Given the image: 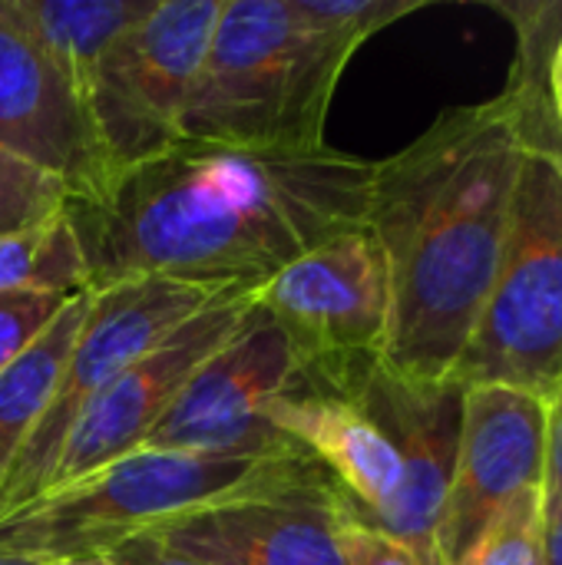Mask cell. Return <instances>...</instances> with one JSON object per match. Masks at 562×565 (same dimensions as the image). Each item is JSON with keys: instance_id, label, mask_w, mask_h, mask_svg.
Instances as JSON below:
<instances>
[{"instance_id": "ac0fdd59", "label": "cell", "mask_w": 562, "mask_h": 565, "mask_svg": "<svg viewBox=\"0 0 562 565\" xmlns=\"http://www.w3.org/2000/svg\"><path fill=\"white\" fill-rule=\"evenodd\" d=\"M89 291L86 258L70 215L0 238V295H63Z\"/></svg>"}, {"instance_id": "30bf717a", "label": "cell", "mask_w": 562, "mask_h": 565, "mask_svg": "<svg viewBox=\"0 0 562 565\" xmlns=\"http://www.w3.org/2000/svg\"><path fill=\"white\" fill-rule=\"evenodd\" d=\"M547 477V401L540 394L464 387L460 444L437 526L441 565H464L497 520Z\"/></svg>"}, {"instance_id": "2e32d148", "label": "cell", "mask_w": 562, "mask_h": 565, "mask_svg": "<svg viewBox=\"0 0 562 565\" xmlns=\"http://www.w3.org/2000/svg\"><path fill=\"white\" fill-rule=\"evenodd\" d=\"M7 7L86 99L103 50L149 0H7Z\"/></svg>"}, {"instance_id": "4316f807", "label": "cell", "mask_w": 562, "mask_h": 565, "mask_svg": "<svg viewBox=\"0 0 562 565\" xmlns=\"http://www.w3.org/2000/svg\"><path fill=\"white\" fill-rule=\"evenodd\" d=\"M550 106H553V116L562 129V40L556 46V56H553V66H550Z\"/></svg>"}, {"instance_id": "d6986e66", "label": "cell", "mask_w": 562, "mask_h": 565, "mask_svg": "<svg viewBox=\"0 0 562 565\" xmlns=\"http://www.w3.org/2000/svg\"><path fill=\"white\" fill-rule=\"evenodd\" d=\"M497 13L513 23L517 53L507 76V93L520 109L553 113L550 106V66L562 40V0H494Z\"/></svg>"}, {"instance_id": "52a82bcc", "label": "cell", "mask_w": 562, "mask_h": 565, "mask_svg": "<svg viewBox=\"0 0 562 565\" xmlns=\"http://www.w3.org/2000/svg\"><path fill=\"white\" fill-rule=\"evenodd\" d=\"M219 291L176 285L166 278H136L93 291L86 321L63 364L56 391L0 483V520L43 493L66 434L96 394H103L113 377L179 331Z\"/></svg>"}, {"instance_id": "7c38bea8", "label": "cell", "mask_w": 562, "mask_h": 565, "mask_svg": "<svg viewBox=\"0 0 562 565\" xmlns=\"http://www.w3.org/2000/svg\"><path fill=\"white\" fill-rule=\"evenodd\" d=\"M348 516L341 487L315 470L275 490L202 507L149 536L202 565H344Z\"/></svg>"}, {"instance_id": "8992f818", "label": "cell", "mask_w": 562, "mask_h": 565, "mask_svg": "<svg viewBox=\"0 0 562 565\" xmlns=\"http://www.w3.org/2000/svg\"><path fill=\"white\" fill-rule=\"evenodd\" d=\"M222 0H149L103 50L89 83V119L109 179L185 139V109Z\"/></svg>"}, {"instance_id": "5b68a950", "label": "cell", "mask_w": 562, "mask_h": 565, "mask_svg": "<svg viewBox=\"0 0 562 565\" xmlns=\"http://www.w3.org/2000/svg\"><path fill=\"white\" fill-rule=\"evenodd\" d=\"M507 245L454 384H503L540 394L562 377V129L527 126Z\"/></svg>"}, {"instance_id": "484cf974", "label": "cell", "mask_w": 562, "mask_h": 565, "mask_svg": "<svg viewBox=\"0 0 562 565\" xmlns=\"http://www.w3.org/2000/svg\"><path fill=\"white\" fill-rule=\"evenodd\" d=\"M543 563L562 565V503L543 507Z\"/></svg>"}, {"instance_id": "5bb4252c", "label": "cell", "mask_w": 562, "mask_h": 565, "mask_svg": "<svg viewBox=\"0 0 562 565\" xmlns=\"http://www.w3.org/2000/svg\"><path fill=\"white\" fill-rule=\"evenodd\" d=\"M0 149L53 172L89 202L109 185L89 106L0 0Z\"/></svg>"}, {"instance_id": "277c9868", "label": "cell", "mask_w": 562, "mask_h": 565, "mask_svg": "<svg viewBox=\"0 0 562 565\" xmlns=\"http://www.w3.org/2000/svg\"><path fill=\"white\" fill-rule=\"evenodd\" d=\"M321 470L305 450L176 454L136 450L0 520V550L43 563L103 556L202 507L275 490Z\"/></svg>"}, {"instance_id": "7402d4cb", "label": "cell", "mask_w": 562, "mask_h": 565, "mask_svg": "<svg viewBox=\"0 0 562 565\" xmlns=\"http://www.w3.org/2000/svg\"><path fill=\"white\" fill-rule=\"evenodd\" d=\"M66 301L63 295H0V371L53 324Z\"/></svg>"}, {"instance_id": "9a60e30c", "label": "cell", "mask_w": 562, "mask_h": 565, "mask_svg": "<svg viewBox=\"0 0 562 565\" xmlns=\"http://www.w3.org/2000/svg\"><path fill=\"white\" fill-rule=\"evenodd\" d=\"M265 420L341 487L358 520L381 526L394 510L404 467L391 437L321 361H305Z\"/></svg>"}, {"instance_id": "8fae6325", "label": "cell", "mask_w": 562, "mask_h": 565, "mask_svg": "<svg viewBox=\"0 0 562 565\" xmlns=\"http://www.w3.org/2000/svg\"><path fill=\"white\" fill-rule=\"evenodd\" d=\"M321 364L335 371V377L361 401V407L397 447L404 483L394 510L378 530L391 533L394 540L417 550L424 559L441 565L437 526L460 444L464 387L454 381H404L391 374L378 354L321 358Z\"/></svg>"}, {"instance_id": "ba28073f", "label": "cell", "mask_w": 562, "mask_h": 565, "mask_svg": "<svg viewBox=\"0 0 562 565\" xmlns=\"http://www.w3.org/2000/svg\"><path fill=\"white\" fill-rule=\"evenodd\" d=\"M258 308V288H225L162 344L113 377L76 417L43 493L63 490L142 447L192 374L222 351ZM40 493V497H43Z\"/></svg>"}, {"instance_id": "7a4b0ae2", "label": "cell", "mask_w": 562, "mask_h": 565, "mask_svg": "<svg viewBox=\"0 0 562 565\" xmlns=\"http://www.w3.org/2000/svg\"><path fill=\"white\" fill-rule=\"evenodd\" d=\"M527 146L520 106L497 93L447 109L374 162L368 228L388 265L381 364L391 374L414 384L454 377L500 268Z\"/></svg>"}, {"instance_id": "603a6c76", "label": "cell", "mask_w": 562, "mask_h": 565, "mask_svg": "<svg viewBox=\"0 0 562 565\" xmlns=\"http://www.w3.org/2000/svg\"><path fill=\"white\" fill-rule=\"evenodd\" d=\"M341 553H344V565H437L431 563V559H424L407 543L394 540L391 533L358 520L354 513L344 523Z\"/></svg>"}, {"instance_id": "83f0119b", "label": "cell", "mask_w": 562, "mask_h": 565, "mask_svg": "<svg viewBox=\"0 0 562 565\" xmlns=\"http://www.w3.org/2000/svg\"><path fill=\"white\" fill-rule=\"evenodd\" d=\"M0 565H46L43 559H33V556H20V553H3L0 550Z\"/></svg>"}, {"instance_id": "6da1fadb", "label": "cell", "mask_w": 562, "mask_h": 565, "mask_svg": "<svg viewBox=\"0 0 562 565\" xmlns=\"http://www.w3.org/2000/svg\"><path fill=\"white\" fill-rule=\"evenodd\" d=\"M374 162L341 149H242L182 139L70 202L89 291L166 278L262 288L325 238L364 225Z\"/></svg>"}, {"instance_id": "cb8c5ba5", "label": "cell", "mask_w": 562, "mask_h": 565, "mask_svg": "<svg viewBox=\"0 0 562 565\" xmlns=\"http://www.w3.org/2000/svg\"><path fill=\"white\" fill-rule=\"evenodd\" d=\"M562 503V377L547 397V477L543 507Z\"/></svg>"}, {"instance_id": "ffe728a7", "label": "cell", "mask_w": 562, "mask_h": 565, "mask_svg": "<svg viewBox=\"0 0 562 565\" xmlns=\"http://www.w3.org/2000/svg\"><path fill=\"white\" fill-rule=\"evenodd\" d=\"M73 192L53 172L0 149V238L63 215Z\"/></svg>"}, {"instance_id": "3957f363", "label": "cell", "mask_w": 562, "mask_h": 565, "mask_svg": "<svg viewBox=\"0 0 562 565\" xmlns=\"http://www.w3.org/2000/svg\"><path fill=\"white\" fill-rule=\"evenodd\" d=\"M427 0H222L185 109V139L325 149L338 79L358 46Z\"/></svg>"}, {"instance_id": "e0dca14e", "label": "cell", "mask_w": 562, "mask_h": 565, "mask_svg": "<svg viewBox=\"0 0 562 565\" xmlns=\"http://www.w3.org/2000/svg\"><path fill=\"white\" fill-rule=\"evenodd\" d=\"M93 291L73 295L63 311L53 318V324L13 361L0 371V483L17 460L26 437L36 430L56 381L63 374V364L79 338V328L86 321Z\"/></svg>"}, {"instance_id": "d4e9b609", "label": "cell", "mask_w": 562, "mask_h": 565, "mask_svg": "<svg viewBox=\"0 0 562 565\" xmlns=\"http://www.w3.org/2000/svg\"><path fill=\"white\" fill-rule=\"evenodd\" d=\"M109 563L116 565H202L195 559H185V556H176L169 553L156 536L142 533V536H132L119 546H113L109 553H103Z\"/></svg>"}, {"instance_id": "9c48e42d", "label": "cell", "mask_w": 562, "mask_h": 565, "mask_svg": "<svg viewBox=\"0 0 562 565\" xmlns=\"http://www.w3.org/2000/svg\"><path fill=\"white\" fill-rule=\"evenodd\" d=\"M305 354L262 308L182 387L139 450L176 454H282L301 450L268 420V407L291 387Z\"/></svg>"}, {"instance_id": "f1b7e54d", "label": "cell", "mask_w": 562, "mask_h": 565, "mask_svg": "<svg viewBox=\"0 0 562 565\" xmlns=\"http://www.w3.org/2000/svg\"><path fill=\"white\" fill-rule=\"evenodd\" d=\"M46 565H116V563H109L106 556H83V559H60V563H46Z\"/></svg>"}, {"instance_id": "44dd1931", "label": "cell", "mask_w": 562, "mask_h": 565, "mask_svg": "<svg viewBox=\"0 0 562 565\" xmlns=\"http://www.w3.org/2000/svg\"><path fill=\"white\" fill-rule=\"evenodd\" d=\"M464 565H547L543 563V490L523 493L474 550Z\"/></svg>"}, {"instance_id": "4fadbf2b", "label": "cell", "mask_w": 562, "mask_h": 565, "mask_svg": "<svg viewBox=\"0 0 562 565\" xmlns=\"http://www.w3.org/2000/svg\"><path fill=\"white\" fill-rule=\"evenodd\" d=\"M262 308L291 334L305 361L378 354L388 338V265L368 222L298 255L258 288Z\"/></svg>"}]
</instances>
